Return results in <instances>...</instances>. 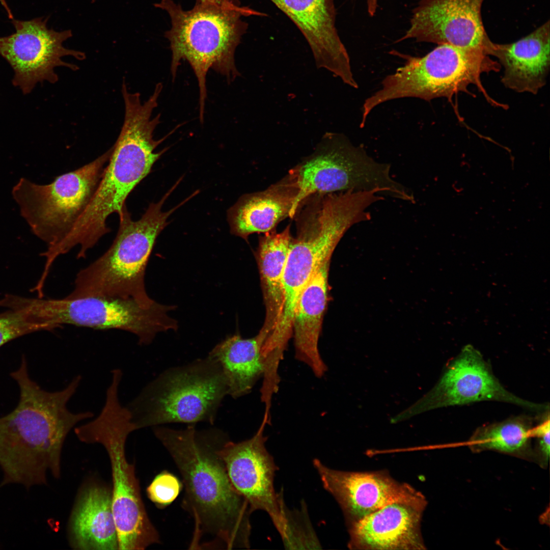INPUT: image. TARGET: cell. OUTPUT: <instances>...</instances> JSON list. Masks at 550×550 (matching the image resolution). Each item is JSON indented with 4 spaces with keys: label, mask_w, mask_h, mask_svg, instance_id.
<instances>
[{
    "label": "cell",
    "mask_w": 550,
    "mask_h": 550,
    "mask_svg": "<svg viewBox=\"0 0 550 550\" xmlns=\"http://www.w3.org/2000/svg\"><path fill=\"white\" fill-rule=\"evenodd\" d=\"M11 376L19 386L20 398L16 407L0 418L2 484L16 483L28 488L45 484L48 472L56 478L60 477L66 437L77 424L93 414L73 413L67 407L80 384L79 375L60 391H46L31 379L23 356L19 368Z\"/></svg>",
    "instance_id": "6da1fadb"
},
{
    "label": "cell",
    "mask_w": 550,
    "mask_h": 550,
    "mask_svg": "<svg viewBox=\"0 0 550 550\" xmlns=\"http://www.w3.org/2000/svg\"><path fill=\"white\" fill-rule=\"evenodd\" d=\"M122 96L125 114L121 131L91 202L56 246L61 255L79 245L77 258H84L88 251L111 231L106 224L107 217L115 213L120 214L129 194L168 149L156 152V148L176 130L155 140L153 132L160 123V114L153 118L152 114L157 106V97L151 95L142 103L138 92L127 91Z\"/></svg>",
    "instance_id": "7a4b0ae2"
},
{
    "label": "cell",
    "mask_w": 550,
    "mask_h": 550,
    "mask_svg": "<svg viewBox=\"0 0 550 550\" xmlns=\"http://www.w3.org/2000/svg\"><path fill=\"white\" fill-rule=\"evenodd\" d=\"M153 432L182 476L183 505L195 522L193 545L204 532L214 536L227 548H249L252 512L233 486L216 451L205 445L194 425L183 430L156 426Z\"/></svg>",
    "instance_id": "3957f363"
},
{
    "label": "cell",
    "mask_w": 550,
    "mask_h": 550,
    "mask_svg": "<svg viewBox=\"0 0 550 550\" xmlns=\"http://www.w3.org/2000/svg\"><path fill=\"white\" fill-rule=\"evenodd\" d=\"M154 6L165 11L170 18L171 28L164 36L172 53L173 79L182 60L187 61L197 78L199 117L203 123L208 71L213 69L225 76L229 82L240 75L234 54L248 28L243 17L262 13L241 5H220L198 1L188 10L173 0H161Z\"/></svg>",
    "instance_id": "277c9868"
},
{
    "label": "cell",
    "mask_w": 550,
    "mask_h": 550,
    "mask_svg": "<svg viewBox=\"0 0 550 550\" xmlns=\"http://www.w3.org/2000/svg\"><path fill=\"white\" fill-rule=\"evenodd\" d=\"M177 185L159 202L151 203L137 221L132 219L126 205L124 206L119 215V229L112 245L101 256L77 273L74 289L67 298H129L145 306L155 302L146 291L145 269L156 239L168 224V218L189 200L185 199L168 211H161L165 200Z\"/></svg>",
    "instance_id": "5b68a950"
},
{
    "label": "cell",
    "mask_w": 550,
    "mask_h": 550,
    "mask_svg": "<svg viewBox=\"0 0 550 550\" xmlns=\"http://www.w3.org/2000/svg\"><path fill=\"white\" fill-rule=\"evenodd\" d=\"M119 390L118 384L111 383L99 415L76 427L74 432L82 442L102 445L108 455L113 481L112 505L119 549H144L159 542V538L146 511L134 466L125 456L126 439L136 429L130 412L120 402Z\"/></svg>",
    "instance_id": "8992f818"
},
{
    "label": "cell",
    "mask_w": 550,
    "mask_h": 550,
    "mask_svg": "<svg viewBox=\"0 0 550 550\" xmlns=\"http://www.w3.org/2000/svg\"><path fill=\"white\" fill-rule=\"evenodd\" d=\"M390 165L370 157L343 134L327 132L314 151L285 176L297 190L290 218L300 204L316 194L376 190L381 196L414 202L412 193L390 176Z\"/></svg>",
    "instance_id": "52a82bcc"
},
{
    "label": "cell",
    "mask_w": 550,
    "mask_h": 550,
    "mask_svg": "<svg viewBox=\"0 0 550 550\" xmlns=\"http://www.w3.org/2000/svg\"><path fill=\"white\" fill-rule=\"evenodd\" d=\"M227 394L222 369L208 355L164 372L126 406L136 430L170 423H212Z\"/></svg>",
    "instance_id": "ba28073f"
},
{
    "label": "cell",
    "mask_w": 550,
    "mask_h": 550,
    "mask_svg": "<svg viewBox=\"0 0 550 550\" xmlns=\"http://www.w3.org/2000/svg\"><path fill=\"white\" fill-rule=\"evenodd\" d=\"M406 59L404 65L385 77L380 89L365 100L362 107L365 114L398 98L450 99L459 92H466L470 85H476L489 102L496 103L485 92L481 75L499 71L500 65L483 50L444 44L424 57Z\"/></svg>",
    "instance_id": "9c48e42d"
},
{
    "label": "cell",
    "mask_w": 550,
    "mask_h": 550,
    "mask_svg": "<svg viewBox=\"0 0 550 550\" xmlns=\"http://www.w3.org/2000/svg\"><path fill=\"white\" fill-rule=\"evenodd\" d=\"M112 147L92 161L57 176L47 184L21 178L12 196L33 233L47 244L58 245L70 232L91 202L112 152Z\"/></svg>",
    "instance_id": "30bf717a"
},
{
    "label": "cell",
    "mask_w": 550,
    "mask_h": 550,
    "mask_svg": "<svg viewBox=\"0 0 550 550\" xmlns=\"http://www.w3.org/2000/svg\"><path fill=\"white\" fill-rule=\"evenodd\" d=\"M32 310L44 331L64 325L97 329H116L136 336L142 344H150L159 332L176 329L177 322L168 312L173 306L156 301L145 306L136 300L106 296L77 298H30Z\"/></svg>",
    "instance_id": "8fae6325"
},
{
    "label": "cell",
    "mask_w": 550,
    "mask_h": 550,
    "mask_svg": "<svg viewBox=\"0 0 550 550\" xmlns=\"http://www.w3.org/2000/svg\"><path fill=\"white\" fill-rule=\"evenodd\" d=\"M483 401L511 403L539 414L549 410L548 404L530 402L506 390L480 351L468 344L447 364L433 388L411 406L391 418V422L397 423L438 408Z\"/></svg>",
    "instance_id": "7c38bea8"
},
{
    "label": "cell",
    "mask_w": 550,
    "mask_h": 550,
    "mask_svg": "<svg viewBox=\"0 0 550 550\" xmlns=\"http://www.w3.org/2000/svg\"><path fill=\"white\" fill-rule=\"evenodd\" d=\"M47 19H13L15 32L0 37V55L14 70L13 85L19 87L24 94L30 93L38 82H57L59 76L54 71L57 67L78 69L76 64L65 62L62 59L64 57L71 56L79 61L86 58L85 52L63 46V43L72 37L71 31L49 29Z\"/></svg>",
    "instance_id": "4fadbf2b"
},
{
    "label": "cell",
    "mask_w": 550,
    "mask_h": 550,
    "mask_svg": "<svg viewBox=\"0 0 550 550\" xmlns=\"http://www.w3.org/2000/svg\"><path fill=\"white\" fill-rule=\"evenodd\" d=\"M268 424L263 417L252 437L238 443L228 442L216 452L233 486L247 501L252 512L262 510L267 513L282 538L286 529L282 507L283 496L282 492H276L274 487L278 468L266 447L267 437L264 431Z\"/></svg>",
    "instance_id": "5bb4252c"
},
{
    "label": "cell",
    "mask_w": 550,
    "mask_h": 550,
    "mask_svg": "<svg viewBox=\"0 0 550 550\" xmlns=\"http://www.w3.org/2000/svg\"><path fill=\"white\" fill-rule=\"evenodd\" d=\"M313 464L324 488L340 506L349 524L389 504L398 503L424 510V496L409 485L382 472H352L331 469L319 459Z\"/></svg>",
    "instance_id": "9a60e30c"
},
{
    "label": "cell",
    "mask_w": 550,
    "mask_h": 550,
    "mask_svg": "<svg viewBox=\"0 0 550 550\" xmlns=\"http://www.w3.org/2000/svg\"><path fill=\"white\" fill-rule=\"evenodd\" d=\"M484 1L419 0L413 10L409 26L399 41L447 44L485 53L491 41L482 19Z\"/></svg>",
    "instance_id": "2e32d148"
},
{
    "label": "cell",
    "mask_w": 550,
    "mask_h": 550,
    "mask_svg": "<svg viewBox=\"0 0 550 550\" xmlns=\"http://www.w3.org/2000/svg\"><path fill=\"white\" fill-rule=\"evenodd\" d=\"M297 26L317 68H324L355 88L350 59L336 26L335 0H270Z\"/></svg>",
    "instance_id": "e0dca14e"
},
{
    "label": "cell",
    "mask_w": 550,
    "mask_h": 550,
    "mask_svg": "<svg viewBox=\"0 0 550 550\" xmlns=\"http://www.w3.org/2000/svg\"><path fill=\"white\" fill-rule=\"evenodd\" d=\"M423 510L395 503L349 524L351 549H424L420 532Z\"/></svg>",
    "instance_id": "ac0fdd59"
},
{
    "label": "cell",
    "mask_w": 550,
    "mask_h": 550,
    "mask_svg": "<svg viewBox=\"0 0 550 550\" xmlns=\"http://www.w3.org/2000/svg\"><path fill=\"white\" fill-rule=\"evenodd\" d=\"M549 21L514 42H491L486 53L504 69L501 81L516 92L536 94L545 86L550 67Z\"/></svg>",
    "instance_id": "d6986e66"
},
{
    "label": "cell",
    "mask_w": 550,
    "mask_h": 550,
    "mask_svg": "<svg viewBox=\"0 0 550 550\" xmlns=\"http://www.w3.org/2000/svg\"><path fill=\"white\" fill-rule=\"evenodd\" d=\"M329 263H324L304 288L292 324L295 359L306 364L319 378L327 371L318 343L327 303Z\"/></svg>",
    "instance_id": "ffe728a7"
},
{
    "label": "cell",
    "mask_w": 550,
    "mask_h": 550,
    "mask_svg": "<svg viewBox=\"0 0 550 550\" xmlns=\"http://www.w3.org/2000/svg\"><path fill=\"white\" fill-rule=\"evenodd\" d=\"M297 194L284 177L264 190L242 196L228 212L231 233L247 239L252 234L275 230L290 217Z\"/></svg>",
    "instance_id": "44dd1931"
},
{
    "label": "cell",
    "mask_w": 550,
    "mask_h": 550,
    "mask_svg": "<svg viewBox=\"0 0 550 550\" xmlns=\"http://www.w3.org/2000/svg\"><path fill=\"white\" fill-rule=\"evenodd\" d=\"M70 531L75 548L119 549L111 491L97 485L85 488L73 510Z\"/></svg>",
    "instance_id": "7402d4cb"
},
{
    "label": "cell",
    "mask_w": 550,
    "mask_h": 550,
    "mask_svg": "<svg viewBox=\"0 0 550 550\" xmlns=\"http://www.w3.org/2000/svg\"><path fill=\"white\" fill-rule=\"evenodd\" d=\"M267 334L261 329L251 338L239 335L228 337L215 346L209 355L220 365L225 376L228 395L237 398L250 393L262 378L264 365L261 354Z\"/></svg>",
    "instance_id": "603a6c76"
},
{
    "label": "cell",
    "mask_w": 550,
    "mask_h": 550,
    "mask_svg": "<svg viewBox=\"0 0 550 550\" xmlns=\"http://www.w3.org/2000/svg\"><path fill=\"white\" fill-rule=\"evenodd\" d=\"M291 225L281 232L273 230L260 238L257 251L261 285L266 308L261 329L268 336L277 326L282 313L283 275L292 237Z\"/></svg>",
    "instance_id": "cb8c5ba5"
},
{
    "label": "cell",
    "mask_w": 550,
    "mask_h": 550,
    "mask_svg": "<svg viewBox=\"0 0 550 550\" xmlns=\"http://www.w3.org/2000/svg\"><path fill=\"white\" fill-rule=\"evenodd\" d=\"M533 426L532 420L526 416L485 424L476 429L469 439V447L476 453L492 450L534 461Z\"/></svg>",
    "instance_id": "d4e9b609"
},
{
    "label": "cell",
    "mask_w": 550,
    "mask_h": 550,
    "mask_svg": "<svg viewBox=\"0 0 550 550\" xmlns=\"http://www.w3.org/2000/svg\"><path fill=\"white\" fill-rule=\"evenodd\" d=\"M299 509H289L284 498L282 510L286 521L285 534L282 537L286 549H321V544L309 517L306 505L302 502Z\"/></svg>",
    "instance_id": "484cf974"
},
{
    "label": "cell",
    "mask_w": 550,
    "mask_h": 550,
    "mask_svg": "<svg viewBox=\"0 0 550 550\" xmlns=\"http://www.w3.org/2000/svg\"><path fill=\"white\" fill-rule=\"evenodd\" d=\"M0 313V347L22 336L42 331L32 313L26 307L9 304Z\"/></svg>",
    "instance_id": "4316f807"
},
{
    "label": "cell",
    "mask_w": 550,
    "mask_h": 550,
    "mask_svg": "<svg viewBox=\"0 0 550 550\" xmlns=\"http://www.w3.org/2000/svg\"><path fill=\"white\" fill-rule=\"evenodd\" d=\"M181 485L172 474L163 472L158 474L147 488L149 498L159 507H163L177 497Z\"/></svg>",
    "instance_id": "83f0119b"
},
{
    "label": "cell",
    "mask_w": 550,
    "mask_h": 550,
    "mask_svg": "<svg viewBox=\"0 0 550 550\" xmlns=\"http://www.w3.org/2000/svg\"><path fill=\"white\" fill-rule=\"evenodd\" d=\"M549 410L541 414L537 424L532 429L533 438H536V444L534 448V461L541 467L545 468L549 457Z\"/></svg>",
    "instance_id": "f1b7e54d"
},
{
    "label": "cell",
    "mask_w": 550,
    "mask_h": 550,
    "mask_svg": "<svg viewBox=\"0 0 550 550\" xmlns=\"http://www.w3.org/2000/svg\"><path fill=\"white\" fill-rule=\"evenodd\" d=\"M365 1L368 14L370 16H373L377 8L378 0H365Z\"/></svg>",
    "instance_id": "f546056e"
},
{
    "label": "cell",
    "mask_w": 550,
    "mask_h": 550,
    "mask_svg": "<svg viewBox=\"0 0 550 550\" xmlns=\"http://www.w3.org/2000/svg\"><path fill=\"white\" fill-rule=\"evenodd\" d=\"M201 2H208L220 5H240L238 0H196Z\"/></svg>",
    "instance_id": "4dcf8cb0"
},
{
    "label": "cell",
    "mask_w": 550,
    "mask_h": 550,
    "mask_svg": "<svg viewBox=\"0 0 550 550\" xmlns=\"http://www.w3.org/2000/svg\"><path fill=\"white\" fill-rule=\"evenodd\" d=\"M0 3L2 5L3 8L5 9L6 13H7L8 17L10 19H11V20L14 19L13 13H12V11H11V9L10 8V7H9V5H8V3L7 2V1L6 0H0Z\"/></svg>",
    "instance_id": "1f68e13d"
}]
</instances>
